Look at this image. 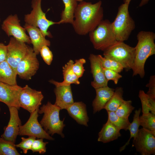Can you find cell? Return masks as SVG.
<instances>
[{"label":"cell","mask_w":155,"mask_h":155,"mask_svg":"<svg viewBox=\"0 0 155 155\" xmlns=\"http://www.w3.org/2000/svg\"><path fill=\"white\" fill-rule=\"evenodd\" d=\"M137 43L135 48L133 76L139 75L142 78L144 76V65L146 60L155 54V34L149 31H141L137 36Z\"/></svg>","instance_id":"7a4b0ae2"},{"label":"cell","mask_w":155,"mask_h":155,"mask_svg":"<svg viewBox=\"0 0 155 155\" xmlns=\"http://www.w3.org/2000/svg\"><path fill=\"white\" fill-rule=\"evenodd\" d=\"M139 96L142 103V114L151 112L155 115V98L148 97L143 90L140 91Z\"/></svg>","instance_id":"484cf974"},{"label":"cell","mask_w":155,"mask_h":155,"mask_svg":"<svg viewBox=\"0 0 155 155\" xmlns=\"http://www.w3.org/2000/svg\"><path fill=\"white\" fill-rule=\"evenodd\" d=\"M16 71L6 61L0 63V82L10 85L17 84Z\"/></svg>","instance_id":"603a6c76"},{"label":"cell","mask_w":155,"mask_h":155,"mask_svg":"<svg viewBox=\"0 0 155 155\" xmlns=\"http://www.w3.org/2000/svg\"><path fill=\"white\" fill-rule=\"evenodd\" d=\"M36 137L29 136L27 138L22 137V141L19 144H16V148H20L22 150L24 153L26 154L28 150H30L32 143Z\"/></svg>","instance_id":"d6a6232c"},{"label":"cell","mask_w":155,"mask_h":155,"mask_svg":"<svg viewBox=\"0 0 155 155\" xmlns=\"http://www.w3.org/2000/svg\"><path fill=\"white\" fill-rule=\"evenodd\" d=\"M7 47L6 61L16 71L18 63L27 54L31 47L13 37H11Z\"/></svg>","instance_id":"4fadbf2b"},{"label":"cell","mask_w":155,"mask_h":155,"mask_svg":"<svg viewBox=\"0 0 155 155\" xmlns=\"http://www.w3.org/2000/svg\"><path fill=\"white\" fill-rule=\"evenodd\" d=\"M55 103L61 110L66 109L74 102L71 85L55 86Z\"/></svg>","instance_id":"ac0fdd59"},{"label":"cell","mask_w":155,"mask_h":155,"mask_svg":"<svg viewBox=\"0 0 155 155\" xmlns=\"http://www.w3.org/2000/svg\"><path fill=\"white\" fill-rule=\"evenodd\" d=\"M64 6L62 11L61 19L58 24L69 23L72 24L74 19V13L78 4L76 0H62Z\"/></svg>","instance_id":"cb8c5ba5"},{"label":"cell","mask_w":155,"mask_h":155,"mask_svg":"<svg viewBox=\"0 0 155 155\" xmlns=\"http://www.w3.org/2000/svg\"><path fill=\"white\" fill-rule=\"evenodd\" d=\"M104 76L106 80L113 81L115 84H118L119 80L122 78V76L119 73L116 71L103 68Z\"/></svg>","instance_id":"d590c367"},{"label":"cell","mask_w":155,"mask_h":155,"mask_svg":"<svg viewBox=\"0 0 155 155\" xmlns=\"http://www.w3.org/2000/svg\"><path fill=\"white\" fill-rule=\"evenodd\" d=\"M149 0H142L139 5V7H141L148 3Z\"/></svg>","instance_id":"ab89813d"},{"label":"cell","mask_w":155,"mask_h":155,"mask_svg":"<svg viewBox=\"0 0 155 155\" xmlns=\"http://www.w3.org/2000/svg\"><path fill=\"white\" fill-rule=\"evenodd\" d=\"M97 55L103 68L113 70L119 73L123 70V68L118 62L104 57H103L100 55Z\"/></svg>","instance_id":"4dcf8cb0"},{"label":"cell","mask_w":155,"mask_h":155,"mask_svg":"<svg viewBox=\"0 0 155 155\" xmlns=\"http://www.w3.org/2000/svg\"><path fill=\"white\" fill-rule=\"evenodd\" d=\"M74 62L70 60L63 67V73L64 80L61 82H59L53 80H50L49 82L55 86L59 85H68L71 84L77 85L80 83L79 78L74 73L72 69V66Z\"/></svg>","instance_id":"7402d4cb"},{"label":"cell","mask_w":155,"mask_h":155,"mask_svg":"<svg viewBox=\"0 0 155 155\" xmlns=\"http://www.w3.org/2000/svg\"><path fill=\"white\" fill-rule=\"evenodd\" d=\"M8 108L10 113L9 120L1 137L15 144L22 122L19 116L18 109L13 106Z\"/></svg>","instance_id":"9a60e30c"},{"label":"cell","mask_w":155,"mask_h":155,"mask_svg":"<svg viewBox=\"0 0 155 155\" xmlns=\"http://www.w3.org/2000/svg\"><path fill=\"white\" fill-rule=\"evenodd\" d=\"M141 111V108L136 110L133 117V120L130 123L128 130L130 133V137L127 142L119 149V151L121 152L124 150L126 146L129 144L130 140L132 138H134L137 136L140 126L139 123V117Z\"/></svg>","instance_id":"4316f807"},{"label":"cell","mask_w":155,"mask_h":155,"mask_svg":"<svg viewBox=\"0 0 155 155\" xmlns=\"http://www.w3.org/2000/svg\"><path fill=\"white\" fill-rule=\"evenodd\" d=\"M69 116L79 124L88 126L89 118L86 105L82 102H74L66 109Z\"/></svg>","instance_id":"d6986e66"},{"label":"cell","mask_w":155,"mask_h":155,"mask_svg":"<svg viewBox=\"0 0 155 155\" xmlns=\"http://www.w3.org/2000/svg\"><path fill=\"white\" fill-rule=\"evenodd\" d=\"M22 87L18 85H10L0 82V102L8 107L20 108L19 96Z\"/></svg>","instance_id":"5bb4252c"},{"label":"cell","mask_w":155,"mask_h":155,"mask_svg":"<svg viewBox=\"0 0 155 155\" xmlns=\"http://www.w3.org/2000/svg\"><path fill=\"white\" fill-rule=\"evenodd\" d=\"M146 86L149 88V90L146 94L150 97L155 98V75L151 76L149 82Z\"/></svg>","instance_id":"74e56055"},{"label":"cell","mask_w":155,"mask_h":155,"mask_svg":"<svg viewBox=\"0 0 155 155\" xmlns=\"http://www.w3.org/2000/svg\"><path fill=\"white\" fill-rule=\"evenodd\" d=\"M123 90L121 87L117 88L112 96L105 105L104 109L107 111L115 112L124 102Z\"/></svg>","instance_id":"d4e9b609"},{"label":"cell","mask_w":155,"mask_h":155,"mask_svg":"<svg viewBox=\"0 0 155 155\" xmlns=\"http://www.w3.org/2000/svg\"><path fill=\"white\" fill-rule=\"evenodd\" d=\"M0 111H1V108L0 107Z\"/></svg>","instance_id":"7bdbcfd3"},{"label":"cell","mask_w":155,"mask_h":155,"mask_svg":"<svg viewBox=\"0 0 155 155\" xmlns=\"http://www.w3.org/2000/svg\"><path fill=\"white\" fill-rule=\"evenodd\" d=\"M89 59L93 78L91 82L92 86L95 89L108 86V81L105 77L103 67L97 55L90 54Z\"/></svg>","instance_id":"2e32d148"},{"label":"cell","mask_w":155,"mask_h":155,"mask_svg":"<svg viewBox=\"0 0 155 155\" xmlns=\"http://www.w3.org/2000/svg\"><path fill=\"white\" fill-rule=\"evenodd\" d=\"M7 55V45L0 43V63L6 60Z\"/></svg>","instance_id":"f35d334b"},{"label":"cell","mask_w":155,"mask_h":155,"mask_svg":"<svg viewBox=\"0 0 155 155\" xmlns=\"http://www.w3.org/2000/svg\"></svg>","instance_id":"ee69618b"},{"label":"cell","mask_w":155,"mask_h":155,"mask_svg":"<svg viewBox=\"0 0 155 155\" xmlns=\"http://www.w3.org/2000/svg\"><path fill=\"white\" fill-rule=\"evenodd\" d=\"M139 123L142 127L152 131H155V115L151 112L142 114L139 116Z\"/></svg>","instance_id":"f546056e"},{"label":"cell","mask_w":155,"mask_h":155,"mask_svg":"<svg viewBox=\"0 0 155 155\" xmlns=\"http://www.w3.org/2000/svg\"><path fill=\"white\" fill-rule=\"evenodd\" d=\"M36 55L32 48L31 47L27 54L19 63L16 72L20 78L29 80L36 73L39 66Z\"/></svg>","instance_id":"8fae6325"},{"label":"cell","mask_w":155,"mask_h":155,"mask_svg":"<svg viewBox=\"0 0 155 155\" xmlns=\"http://www.w3.org/2000/svg\"><path fill=\"white\" fill-rule=\"evenodd\" d=\"M43 98L41 91L33 89L26 85L20 91L18 101L20 107L30 113L39 109Z\"/></svg>","instance_id":"9c48e42d"},{"label":"cell","mask_w":155,"mask_h":155,"mask_svg":"<svg viewBox=\"0 0 155 155\" xmlns=\"http://www.w3.org/2000/svg\"><path fill=\"white\" fill-rule=\"evenodd\" d=\"M129 5L124 3L119 7L116 16L112 22L114 34L118 41L127 40L135 28V22L129 13Z\"/></svg>","instance_id":"277c9868"},{"label":"cell","mask_w":155,"mask_h":155,"mask_svg":"<svg viewBox=\"0 0 155 155\" xmlns=\"http://www.w3.org/2000/svg\"><path fill=\"white\" fill-rule=\"evenodd\" d=\"M77 2H81L83 1L84 0H76Z\"/></svg>","instance_id":"b9f144b4"},{"label":"cell","mask_w":155,"mask_h":155,"mask_svg":"<svg viewBox=\"0 0 155 155\" xmlns=\"http://www.w3.org/2000/svg\"><path fill=\"white\" fill-rule=\"evenodd\" d=\"M47 142H43V139H35L32 145L30 150L33 153L38 152L40 154H44L46 152V146Z\"/></svg>","instance_id":"836d02e7"},{"label":"cell","mask_w":155,"mask_h":155,"mask_svg":"<svg viewBox=\"0 0 155 155\" xmlns=\"http://www.w3.org/2000/svg\"><path fill=\"white\" fill-rule=\"evenodd\" d=\"M108 120L119 128L125 131L128 130L130 123L129 119L119 117L116 115L115 112L107 111Z\"/></svg>","instance_id":"83f0119b"},{"label":"cell","mask_w":155,"mask_h":155,"mask_svg":"<svg viewBox=\"0 0 155 155\" xmlns=\"http://www.w3.org/2000/svg\"><path fill=\"white\" fill-rule=\"evenodd\" d=\"M131 0H124V3H127L129 4Z\"/></svg>","instance_id":"60d3db41"},{"label":"cell","mask_w":155,"mask_h":155,"mask_svg":"<svg viewBox=\"0 0 155 155\" xmlns=\"http://www.w3.org/2000/svg\"><path fill=\"white\" fill-rule=\"evenodd\" d=\"M134 108V107L132 105L131 100H125L115 112L118 116L128 119L129 116Z\"/></svg>","instance_id":"1f68e13d"},{"label":"cell","mask_w":155,"mask_h":155,"mask_svg":"<svg viewBox=\"0 0 155 155\" xmlns=\"http://www.w3.org/2000/svg\"><path fill=\"white\" fill-rule=\"evenodd\" d=\"M104 57L119 63L124 69H133L135 48L124 42L117 41L103 51Z\"/></svg>","instance_id":"8992f818"},{"label":"cell","mask_w":155,"mask_h":155,"mask_svg":"<svg viewBox=\"0 0 155 155\" xmlns=\"http://www.w3.org/2000/svg\"><path fill=\"white\" fill-rule=\"evenodd\" d=\"M20 155L15 143L0 137V155Z\"/></svg>","instance_id":"f1b7e54d"},{"label":"cell","mask_w":155,"mask_h":155,"mask_svg":"<svg viewBox=\"0 0 155 155\" xmlns=\"http://www.w3.org/2000/svg\"><path fill=\"white\" fill-rule=\"evenodd\" d=\"M95 89L96 96L92 103L94 114L104 109L105 105L113 94L115 90L108 86Z\"/></svg>","instance_id":"ffe728a7"},{"label":"cell","mask_w":155,"mask_h":155,"mask_svg":"<svg viewBox=\"0 0 155 155\" xmlns=\"http://www.w3.org/2000/svg\"><path fill=\"white\" fill-rule=\"evenodd\" d=\"M24 27L29 35L31 43L33 46L32 49L37 55L40 53L42 47L50 46V41L45 38L39 28L26 23Z\"/></svg>","instance_id":"e0dca14e"},{"label":"cell","mask_w":155,"mask_h":155,"mask_svg":"<svg viewBox=\"0 0 155 155\" xmlns=\"http://www.w3.org/2000/svg\"><path fill=\"white\" fill-rule=\"evenodd\" d=\"M133 144L136 151L141 155H155V131L143 127L139 129Z\"/></svg>","instance_id":"ba28073f"},{"label":"cell","mask_w":155,"mask_h":155,"mask_svg":"<svg viewBox=\"0 0 155 155\" xmlns=\"http://www.w3.org/2000/svg\"><path fill=\"white\" fill-rule=\"evenodd\" d=\"M40 53L45 63L48 65H50L53 60V55L48 46H44L42 47Z\"/></svg>","instance_id":"8d00e7d4"},{"label":"cell","mask_w":155,"mask_h":155,"mask_svg":"<svg viewBox=\"0 0 155 155\" xmlns=\"http://www.w3.org/2000/svg\"><path fill=\"white\" fill-rule=\"evenodd\" d=\"M61 110L55 104H53L49 101L43 104L39 108L38 113L43 114L40 123L44 130L51 136L56 133L62 138L64 137L63 133L65 125L63 120L60 119L59 112Z\"/></svg>","instance_id":"3957f363"},{"label":"cell","mask_w":155,"mask_h":155,"mask_svg":"<svg viewBox=\"0 0 155 155\" xmlns=\"http://www.w3.org/2000/svg\"><path fill=\"white\" fill-rule=\"evenodd\" d=\"M102 2L96 3L84 1L78 4L72 24L75 32L85 35L94 30L103 20L104 11Z\"/></svg>","instance_id":"6da1fadb"},{"label":"cell","mask_w":155,"mask_h":155,"mask_svg":"<svg viewBox=\"0 0 155 155\" xmlns=\"http://www.w3.org/2000/svg\"><path fill=\"white\" fill-rule=\"evenodd\" d=\"M39 109L30 113L27 121L20 126L18 135L33 136L38 138L54 140V139L44 130L38 121Z\"/></svg>","instance_id":"30bf717a"},{"label":"cell","mask_w":155,"mask_h":155,"mask_svg":"<svg viewBox=\"0 0 155 155\" xmlns=\"http://www.w3.org/2000/svg\"><path fill=\"white\" fill-rule=\"evenodd\" d=\"M90 41L94 48L103 51L116 43L112 22L103 20L97 27L89 33Z\"/></svg>","instance_id":"5b68a950"},{"label":"cell","mask_w":155,"mask_h":155,"mask_svg":"<svg viewBox=\"0 0 155 155\" xmlns=\"http://www.w3.org/2000/svg\"><path fill=\"white\" fill-rule=\"evenodd\" d=\"M20 22L17 15H10L3 22L2 29L8 36H12L18 41L30 44V37L26 34L25 29L21 26Z\"/></svg>","instance_id":"7c38bea8"},{"label":"cell","mask_w":155,"mask_h":155,"mask_svg":"<svg viewBox=\"0 0 155 155\" xmlns=\"http://www.w3.org/2000/svg\"><path fill=\"white\" fill-rule=\"evenodd\" d=\"M120 130L108 120L98 133V141L107 143L117 140L121 136Z\"/></svg>","instance_id":"44dd1931"},{"label":"cell","mask_w":155,"mask_h":155,"mask_svg":"<svg viewBox=\"0 0 155 155\" xmlns=\"http://www.w3.org/2000/svg\"><path fill=\"white\" fill-rule=\"evenodd\" d=\"M42 0H32L31 7L32 10L29 13L24 16V20L26 24L39 28L45 36L52 38L51 33L48 31L49 28L55 24V22L47 19L45 13L42 10L41 6Z\"/></svg>","instance_id":"52a82bcc"},{"label":"cell","mask_w":155,"mask_h":155,"mask_svg":"<svg viewBox=\"0 0 155 155\" xmlns=\"http://www.w3.org/2000/svg\"><path fill=\"white\" fill-rule=\"evenodd\" d=\"M86 61V60L84 58L76 59L73 65V70L79 78L83 76L85 71L83 65Z\"/></svg>","instance_id":"e575fe53"}]
</instances>
